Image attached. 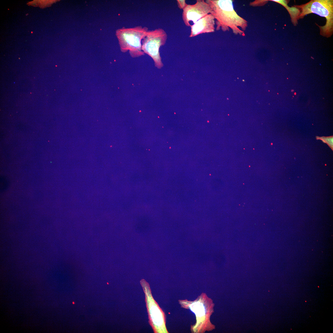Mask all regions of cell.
Masks as SVG:
<instances>
[{
	"mask_svg": "<svg viewBox=\"0 0 333 333\" xmlns=\"http://www.w3.org/2000/svg\"><path fill=\"white\" fill-rule=\"evenodd\" d=\"M179 302L182 307L190 309L195 315L196 323L191 326V332L203 333L215 329V326L210 320L214 304L205 293H202L193 301L179 300Z\"/></svg>",
	"mask_w": 333,
	"mask_h": 333,
	"instance_id": "cell-2",
	"label": "cell"
},
{
	"mask_svg": "<svg viewBox=\"0 0 333 333\" xmlns=\"http://www.w3.org/2000/svg\"><path fill=\"white\" fill-rule=\"evenodd\" d=\"M148 28L146 27L137 26L132 28L124 27L117 29L116 35L118 41L121 51H128L133 58L144 55L142 50V41L146 36Z\"/></svg>",
	"mask_w": 333,
	"mask_h": 333,
	"instance_id": "cell-3",
	"label": "cell"
},
{
	"mask_svg": "<svg viewBox=\"0 0 333 333\" xmlns=\"http://www.w3.org/2000/svg\"><path fill=\"white\" fill-rule=\"evenodd\" d=\"M210 6L211 14L216 19V30L221 28L224 31L231 28L233 33L244 36V31L248 26V22L237 14L233 9L231 0H206Z\"/></svg>",
	"mask_w": 333,
	"mask_h": 333,
	"instance_id": "cell-1",
	"label": "cell"
},
{
	"mask_svg": "<svg viewBox=\"0 0 333 333\" xmlns=\"http://www.w3.org/2000/svg\"><path fill=\"white\" fill-rule=\"evenodd\" d=\"M316 139L317 140H322L324 143H327L329 147L333 150V136H330L329 137L323 136L319 137L316 136Z\"/></svg>",
	"mask_w": 333,
	"mask_h": 333,
	"instance_id": "cell-10",
	"label": "cell"
},
{
	"mask_svg": "<svg viewBox=\"0 0 333 333\" xmlns=\"http://www.w3.org/2000/svg\"><path fill=\"white\" fill-rule=\"evenodd\" d=\"M300 10L298 19L306 15L312 13L326 18L324 26H318L320 34L327 37H330L333 32V1L332 0H312L305 4L294 6Z\"/></svg>",
	"mask_w": 333,
	"mask_h": 333,
	"instance_id": "cell-4",
	"label": "cell"
},
{
	"mask_svg": "<svg viewBox=\"0 0 333 333\" xmlns=\"http://www.w3.org/2000/svg\"><path fill=\"white\" fill-rule=\"evenodd\" d=\"M146 297L149 321L154 332L168 333L166 326L165 315L154 300L148 283L144 279L140 281Z\"/></svg>",
	"mask_w": 333,
	"mask_h": 333,
	"instance_id": "cell-6",
	"label": "cell"
},
{
	"mask_svg": "<svg viewBox=\"0 0 333 333\" xmlns=\"http://www.w3.org/2000/svg\"><path fill=\"white\" fill-rule=\"evenodd\" d=\"M214 16L209 14L191 25L190 37L195 36L202 33H209L215 31V21Z\"/></svg>",
	"mask_w": 333,
	"mask_h": 333,
	"instance_id": "cell-8",
	"label": "cell"
},
{
	"mask_svg": "<svg viewBox=\"0 0 333 333\" xmlns=\"http://www.w3.org/2000/svg\"><path fill=\"white\" fill-rule=\"evenodd\" d=\"M183 10V19L188 27L191 26L190 22L192 21L194 24L212 11L209 5L204 0H197L194 4H187Z\"/></svg>",
	"mask_w": 333,
	"mask_h": 333,
	"instance_id": "cell-7",
	"label": "cell"
},
{
	"mask_svg": "<svg viewBox=\"0 0 333 333\" xmlns=\"http://www.w3.org/2000/svg\"><path fill=\"white\" fill-rule=\"evenodd\" d=\"M177 1L178 6L180 9L183 10L187 4L186 3L185 0H178Z\"/></svg>",
	"mask_w": 333,
	"mask_h": 333,
	"instance_id": "cell-11",
	"label": "cell"
},
{
	"mask_svg": "<svg viewBox=\"0 0 333 333\" xmlns=\"http://www.w3.org/2000/svg\"><path fill=\"white\" fill-rule=\"evenodd\" d=\"M167 35L162 29L148 30L142 41V50L153 59L155 66L158 68L163 66L159 52L160 47L166 43Z\"/></svg>",
	"mask_w": 333,
	"mask_h": 333,
	"instance_id": "cell-5",
	"label": "cell"
},
{
	"mask_svg": "<svg viewBox=\"0 0 333 333\" xmlns=\"http://www.w3.org/2000/svg\"><path fill=\"white\" fill-rule=\"evenodd\" d=\"M270 1L278 3L285 7L290 14L292 23L294 26L296 25L298 23V18L300 13V10L298 8L294 6H293L291 7L288 6L287 4V1L286 0H271Z\"/></svg>",
	"mask_w": 333,
	"mask_h": 333,
	"instance_id": "cell-9",
	"label": "cell"
}]
</instances>
